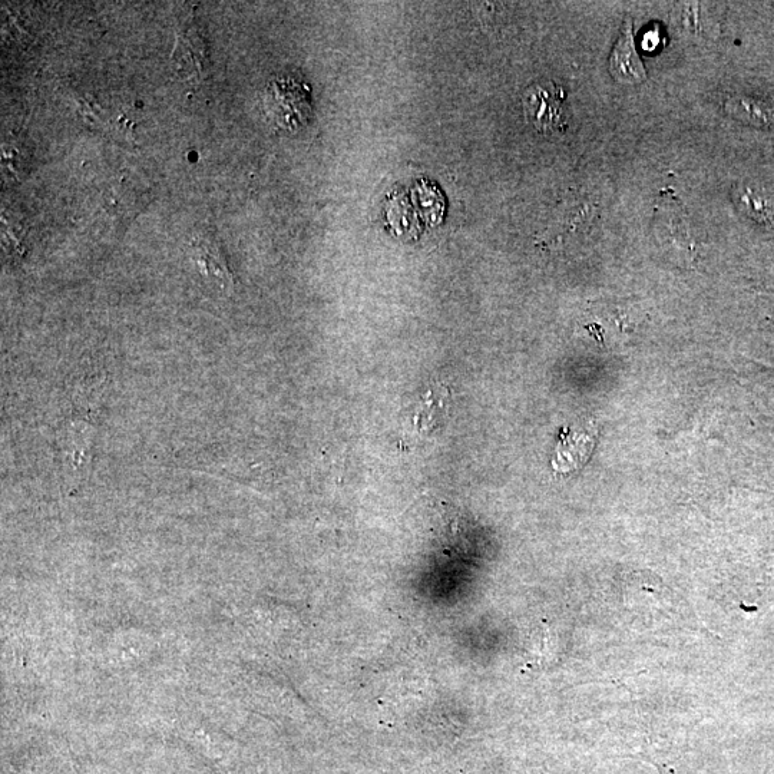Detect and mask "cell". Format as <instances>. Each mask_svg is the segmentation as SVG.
<instances>
[{
	"instance_id": "5",
	"label": "cell",
	"mask_w": 774,
	"mask_h": 774,
	"mask_svg": "<svg viewBox=\"0 0 774 774\" xmlns=\"http://www.w3.org/2000/svg\"><path fill=\"white\" fill-rule=\"evenodd\" d=\"M174 62L178 66V72L185 74H201L208 64L207 51L200 33L193 26L181 32L178 38L177 48L174 51Z\"/></svg>"
},
{
	"instance_id": "1",
	"label": "cell",
	"mask_w": 774,
	"mask_h": 774,
	"mask_svg": "<svg viewBox=\"0 0 774 774\" xmlns=\"http://www.w3.org/2000/svg\"><path fill=\"white\" fill-rule=\"evenodd\" d=\"M264 108L271 124L286 131H296L306 125L312 112L309 88L296 79H276L266 88Z\"/></svg>"
},
{
	"instance_id": "2",
	"label": "cell",
	"mask_w": 774,
	"mask_h": 774,
	"mask_svg": "<svg viewBox=\"0 0 774 774\" xmlns=\"http://www.w3.org/2000/svg\"><path fill=\"white\" fill-rule=\"evenodd\" d=\"M564 101V91L551 82L531 86L522 101L525 118L532 127L544 134L562 132L567 128Z\"/></svg>"
},
{
	"instance_id": "3",
	"label": "cell",
	"mask_w": 774,
	"mask_h": 774,
	"mask_svg": "<svg viewBox=\"0 0 774 774\" xmlns=\"http://www.w3.org/2000/svg\"><path fill=\"white\" fill-rule=\"evenodd\" d=\"M610 72L615 81L625 85L641 84L647 79L643 61L634 43L633 21L625 19L620 36L610 56Z\"/></svg>"
},
{
	"instance_id": "6",
	"label": "cell",
	"mask_w": 774,
	"mask_h": 774,
	"mask_svg": "<svg viewBox=\"0 0 774 774\" xmlns=\"http://www.w3.org/2000/svg\"><path fill=\"white\" fill-rule=\"evenodd\" d=\"M727 111L733 117L743 119L749 124L759 125V127H770L774 124V108L760 104L747 98H733L727 101Z\"/></svg>"
},
{
	"instance_id": "4",
	"label": "cell",
	"mask_w": 774,
	"mask_h": 774,
	"mask_svg": "<svg viewBox=\"0 0 774 774\" xmlns=\"http://www.w3.org/2000/svg\"><path fill=\"white\" fill-rule=\"evenodd\" d=\"M193 257L205 276L217 280L224 289H233L234 276L220 246L211 238H198L193 244Z\"/></svg>"
}]
</instances>
